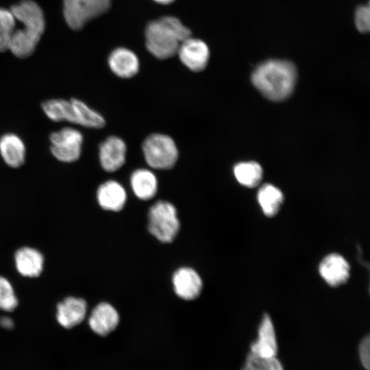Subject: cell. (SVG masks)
Here are the masks:
<instances>
[{
  "instance_id": "cell-1",
  "label": "cell",
  "mask_w": 370,
  "mask_h": 370,
  "mask_svg": "<svg viewBox=\"0 0 370 370\" xmlns=\"http://www.w3.org/2000/svg\"><path fill=\"white\" fill-rule=\"evenodd\" d=\"M16 21L22 27H15L9 50L18 58H24L32 54L42 34L45 23L41 8L33 1L23 0L10 9Z\"/></svg>"
},
{
  "instance_id": "cell-2",
  "label": "cell",
  "mask_w": 370,
  "mask_h": 370,
  "mask_svg": "<svg viewBox=\"0 0 370 370\" xmlns=\"http://www.w3.org/2000/svg\"><path fill=\"white\" fill-rule=\"evenodd\" d=\"M297 79V69L290 61L269 60L258 65L251 75L255 87L272 101L286 99L293 92Z\"/></svg>"
},
{
  "instance_id": "cell-3",
  "label": "cell",
  "mask_w": 370,
  "mask_h": 370,
  "mask_svg": "<svg viewBox=\"0 0 370 370\" xmlns=\"http://www.w3.org/2000/svg\"><path fill=\"white\" fill-rule=\"evenodd\" d=\"M190 36V30L177 18L171 16L151 21L145 29L147 50L162 60L177 54L180 45Z\"/></svg>"
},
{
  "instance_id": "cell-4",
  "label": "cell",
  "mask_w": 370,
  "mask_h": 370,
  "mask_svg": "<svg viewBox=\"0 0 370 370\" xmlns=\"http://www.w3.org/2000/svg\"><path fill=\"white\" fill-rule=\"evenodd\" d=\"M142 149L147 164L154 169L172 168L179 156L174 140L163 134L154 133L148 136L143 143Z\"/></svg>"
},
{
  "instance_id": "cell-5",
  "label": "cell",
  "mask_w": 370,
  "mask_h": 370,
  "mask_svg": "<svg viewBox=\"0 0 370 370\" xmlns=\"http://www.w3.org/2000/svg\"><path fill=\"white\" fill-rule=\"evenodd\" d=\"M180 223L175 206L166 201H158L149 209L148 229L158 240L171 242L176 236Z\"/></svg>"
},
{
  "instance_id": "cell-6",
  "label": "cell",
  "mask_w": 370,
  "mask_h": 370,
  "mask_svg": "<svg viewBox=\"0 0 370 370\" xmlns=\"http://www.w3.org/2000/svg\"><path fill=\"white\" fill-rule=\"evenodd\" d=\"M64 16L73 29H82L87 22L106 13L111 0H63Z\"/></svg>"
},
{
  "instance_id": "cell-7",
  "label": "cell",
  "mask_w": 370,
  "mask_h": 370,
  "mask_svg": "<svg viewBox=\"0 0 370 370\" xmlns=\"http://www.w3.org/2000/svg\"><path fill=\"white\" fill-rule=\"evenodd\" d=\"M51 152L59 161L73 162L81 155L83 136L73 127H64L49 136Z\"/></svg>"
},
{
  "instance_id": "cell-8",
  "label": "cell",
  "mask_w": 370,
  "mask_h": 370,
  "mask_svg": "<svg viewBox=\"0 0 370 370\" xmlns=\"http://www.w3.org/2000/svg\"><path fill=\"white\" fill-rule=\"evenodd\" d=\"M177 54L182 64L195 72L203 71L206 67L210 56L207 45L191 36L182 42Z\"/></svg>"
},
{
  "instance_id": "cell-9",
  "label": "cell",
  "mask_w": 370,
  "mask_h": 370,
  "mask_svg": "<svg viewBox=\"0 0 370 370\" xmlns=\"http://www.w3.org/2000/svg\"><path fill=\"white\" fill-rule=\"evenodd\" d=\"M127 146L119 136H110L99 147V159L101 167L107 172L121 169L126 160Z\"/></svg>"
},
{
  "instance_id": "cell-10",
  "label": "cell",
  "mask_w": 370,
  "mask_h": 370,
  "mask_svg": "<svg viewBox=\"0 0 370 370\" xmlns=\"http://www.w3.org/2000/svg\"><path fill=\"white\" fill-rule=\"evenodd\" d=\"M350 267L341 255L336 253L326 256L320 262L319 272L323 280L331 286H338L349 279Z\"/></svg>"
},
{
  "instance_id": "cell-11",
  "label": "cell",
  "mask_w": 370,
  "mask_h": 370,
  "mask_svg": "<svg viewBox=\"0 0 370 370\" xmlns=\"http://www.w3.org/2000/svg\"><path fill=\"white\" fill-rule=\"evenodd\" d=\"M251 354L261 358L275 357L278 352L275 332L270 317L264 314L258 328V336L250 346Z\"/></svg>"
},
{
  "instance_id": "cell-12",
  "label": "cell",
  "mask_w": 370,
  "mask_h": 370,
  "mask_svg": "<svg viewBox=\"0 0 370 370\" xmlns=\"http://www.w3.org/2000/svg\"><path fill=\"white\" fill-rule=\"evenodd\" d=\"M173 283L177 295L186 300L197 298L202 288L200 276L195 270L188 267L177 270L173 276Z\"/></svg>"
},
{
  "instance_id": "cell-13",
  "label": "cell",
  "mask_w": 370,
  "mask_h": 370,
  "mask_svg": "<svg viewBox=\"0 0 370 370\" xmlns=\"http://www.w3.org/2000/svg\"><path fill=\"white\" fill-rule=\"evenodd\" d=\"M119 322L117 311L112 306L105 302L95 306L88 319L92 330L100 336H106L112 332Z\"/></svg>"
},
{
  "instance_id": "cell-14",
  "label": "cell",
  "mask_w": 370,
  "mask_h": 370,
  "mask_svg": "<svg viewBox=\"0 0 370 370\" xmlns=\"http://www.w3.org/2000/svg\"><path fill=\"white\" fill-rule=\"evenodd\" d=\"M108 64L111 71L121 78L134 77L138 72L140 66L136 55L123 47L112 51L108 58Z\"/></svg>"
},
{
  "instance_id": "cell-15",
  "label": "cell",
  "mask_w": 370,
  "mask_h": 370,
  "mask_svg": "<svg viewBox=\"0 0 370 370\" xmlns=\"http://www.w3.org/2000/svg\"><path fill=\"white\" fill-rule=\"evenodd\" d=\"M87 305L81 298L69 297L57 307V320L65 328H71L79 324L84 319Z\"/></svg>"
},
{
  "instance_id": "cell-16",
  "label": "cell",
  "mask_w": 370,
  "mask_h": 370,
  "mask_svg": "<svg viewBox=\"0 0 370 370\" xmlns=\"http://www.w3.org/2000/svg\"><path fill=\"white\" fill-rule=\"evenodd\" d=\"M97 197L102 208L111 211H119L125 204L127 194L124 187L119 182L111 180L99 186Z\"/></svg>"
},
{
  "instance_id": "cell-17",
  "label": "cell",
  "mask_w": 370,
  "mask_h": 370,
  "mask_svg": "<svg viewBox=\"0 0 370 370\" xmlns=\"http://www.w3.org/2000/svg\"><path fill=\"white\" fill-rule=\"evenodd\" d=\"M0 154L7 165L18 168L25 160L24 143L14 134H5L0 138Z\"/></svg>"
},
{
  "instance_id": "cell-18",
  "label": "cell",
  "mask_w": 370,
  "mask_h": 370,
  "mask_svg": "<svg viewBox=\"0 0 370 370\" xmlns=\"http://www.w3.org/2000/svg\"><path fill=\"white\" fill-rule=\"evenodd\" d=\"M43 256L40 251L31 247H22L15 254V263L18 271L23 276H38L43 268Z\"/></svg>"
},
{
  "instance_id": "cell-19",
  "label": "cell",
  "mask_w": 370,
  "mask_h": 370,
  "mask_svg": "<svg viewBox=\"0 0 370 370\" xmlns=\"http://www.w3.org/2000/svg\"><path fill=\"white\" fill-rule=\"evenodd\" d=\"M130 185L138 199L148 200L153 198L157 193L158 180L152 171L138 169L131 175Z\"/></svg>"
},
{
  "instance_id": "cell-20",
  "label": "cell",
  "mask_w": 370,
  "mask_h": 370,
  "mask_svg": "<svg viewBox=\"0 0 370 370\" xmlns=\"http://www.w3.org/2000/svg\"><path fill=\"white\" fill-rule=\"evenodd\" d=\"M73 106V123L85 127L99 129L106 125L104 118L97 111L77 99H71Z\"/></svg>"
},
{
  "instance_id": "cell-21",
  "label": "cell",
  "mask_w": 370,
  "mask_h": 370,
  "mask_svg": "<svg viewBox=\"0 0 370 370\" xmlns=\"http://www.w3.org/2000/svg\"><path fill=\"white\" fill-rule=\"evenodd\" d=\"M257 199L263 213L272 217L278 212L284 200V195L277 187L267 184L258 190Z\"/></svg>"
},
{
  "instance_id": "cell-22",
  "label": "cell",
  "mask_w": 370,
  "mask_h": 370,
  "mask_svg": "<svg viewBox=\"0 0 370 370\" xmlns=\"http://www.w3.org/2000/svg\"><path fill=\"white\" fill-rule=\"evenodd\" d=\"M46 116L56 122L67 121L73 123V106L71 100L52 99L42 103Z\"/></svg>"
},
{
  "instance_id": "cell-23",
  "label": "cell",
  "mask_w": 370,
  "mask_h": 370,
  "mask_svg": "<svg viewBox=\"0 0 370 370\" xmlns=\"http://www.w3.org/2000/svg\"><path fill=\"white\" fill-rule=\"evenodd\" d=\"M234 173L240 184L249 188L258 186L262 177V169L256 162L238 163L234 166Z\"/></svg>"
},
{
  "instance_id": "cell-24",
  "label": "cell",
  "mask_w": 370,
  "mask_h": 370,
  "mask_svg": "<svg viewBox=\"0 0 370 370\" xmlns=\"http://www.w3.org/2000/svg\"><path fill=\"white\" fill-rule=\"evenodd\" d=\"M16 24V20L10 10L0 8V52L9 50Z\"/></svg>"
},
{
  "instance_id": "cell-25",
  "label": "cell",
  "mask_w": 370,
  "mask_h": 370,
  "mask_svg": "<svg viewBox=\"0 0 370 370\" xmlns=\"http://www.w3.org/2000/svg\"><path fill=\"white\" fill-rule=\"evenodd\" d=\"M245 366L250 370H284L276 357L261 358L251 353L248 354Z\"/></svg>"
},
{
  "instance_id": "cell-26",
  "label": "cell",
  "mask_w": 370,
  "mask_h": 370,
  "mask_svg": "<svg viewBox=\"0 0 370 370\" xmlns=\"http://www.w3.org/2000/svg\"><path fill=\"white\" fill-rule=\"evenodd\" d=\"M18 301L10 282L0 276V309L12 311L17 306Z\"/></svg>"
},
{
  "instance_id": "cell-27",
  "label": "cell",
  "mask_w": 370,
  "mask_h": 370,
  "mask_svg": "<svg viewBox=\"0 0 370 370\" xmlns=\"http://www.w3.org/2000/svg\"><path fill=\"white\" fill-rule=\"evenodd\" d=\"M355 23L358 31L368 32L370 28L369 5L359 6L355 13Z\"/></svg>"
},
{
  "instance_id": "cell-28",
  "label": "cell",
  "mask_w": 370,
  "mask_h": 370,
  "mask_svg": "<svg viewBox=\"0 0 370 370\" xmlns=\"http://www.w3.org/2000/svg\"><path fill=\"white\" fill-rule=\"evenodd\" d=\"M370 339L369 336H366L360 343L359 346V354L360 361L363 367L369 370L370 367Z\"/></svg>"
},
{
  "instance_id": "cell-29",
  "label": "cell",
  "mask_w": 370,
  "mask_h": 370,
  "mask_svg": "<svg viewBox=\"0 0 370 370\" xmlns=\"http://www.w3.org/2000/svg\"><path fill=\"white\" fill-rule=\"evenodd\" d=\"M0 325L5 328H12L13 327V321L10 317H3L0 319Z\"/></svg>"
},
{
  "instance_id": "cell-30",
  "label": "cell",
  "mask_w": 370,
  "mask_h": 370,
  "mask_svg": "<svg viewBox=\"0 0 370 370\" xmlns=\"http://www.w3.org/2000/svg\"><path fill=\"white\" fill-rule=\"evenodd\" d=\"M156 2L161 4H169L172 3L174 0H153Z\"/></svg>"
}]
</instances>
